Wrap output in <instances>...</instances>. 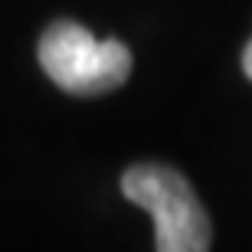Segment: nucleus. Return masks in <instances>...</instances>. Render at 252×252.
<instances>
[{
    "label": "nucleus",
    "mask_w": 252,
    "mask_h": 252,
    "mask_svg": "<svg viewBox=\"0 0 252 252\" xmlns=\"http://www.w3.org/2000/svg\"><path fill=\"white\" fill-rule=\"evenodd\" d=\"M122 193L154 220L158 252H206L213 246L210 216L187 177L164 164H134L122 174Z\"/></svg>",
    "instance_id": "nucleus-1"
},
{
    "label": "nucleus",
    "mask_w": 252,
    "mask_h": 252,
    "mask_svg": "<svg viewBox=\"0 0 252 252\" xmlns=\"http://www.w3.org/2000/svg\"><path fill=\"white\" fill-rule=\"evenodd\" d=\"M36 53L43 72L69 95L115 92L131 75V49L118 39H95L75 20L49 23Z\"/></svg>",
    "instance_id": "nucleus-2"
},
{
    "label": "nucleus",
    "mask_w": 252,
    "mask_h": 252,
    "mask_svg": "<svg viewBox=\"0 0 252 252\" xmlns=\"http://www.w3.org/2000/svg\"><path fill=\"white\" fill-rule=\"evenodd\" d=\"M243 72H246V79L252 82V39L246 43V49H243Z\"/></svg>",
    "instance_id": "nucleus-3"
}]
</instances>
